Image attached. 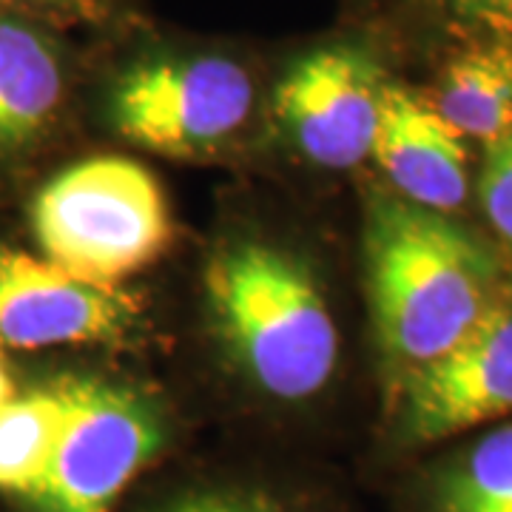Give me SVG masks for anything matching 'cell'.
I'll return each mask as SVG.
<instances>
[{
  "label": "cell",
  "mask_w": 512,
  "mask_h": 512,
  "mask_svg": "<svg viewBox=\"0 0 512 512\" xmlns=\"http://www.w3.org/2000/svg\"><path fill=\"white\" fill-rule=\"evenodd\" d=\"M154 512H302L282 495L248 484H208L165 498Z\"/></svg>",
  "instance_id": "obj_16"
},
{
  "label": "cell",
  "mask_w": 512,
  "mask_h": 512,
  "mask_svg": "<svg viewBox=\"0 0 512 512\" xmlns=\"http://www.w3.org/2000/svg\"><path fill=\"white\" fill-rule=\"evenodd\" d=\"M365 265L373 325L404 376L456 348L504 291V262L484 239L396 197L370 205Z\"/></svg>",
  "instance_id": "obj_1"
},
{
  "label": "cell",
  "mask_w": 512,
  "mask_h": 512,
  "mask_svg": "<svg viewBox=\"0 0 512 512\" xmlns=\"http://www.w3.org/2000/svg\"><path fill=\"white\" fill-rule=\"evenodd\" d=\"M254 83L228 57H163L126 72L111 94L117 131L171 157L222 146L248 120Z\"/></svg>",
  "instance_id": "obj_5"
},
{
  "label": "cell",
  "mask_w": 512,
  "mask_h": 512,
  "mask_svg": "<svg viewBox=\"0 0 512 512\" xmlns=\"http://www.w3.org/2000/svg\"><path fill=\"white\" fill-rule=\"evenodd\" d=\"M433 109L456 128L490 146L512 128V43H470L447 63Z\"/></svg>",
  "instance_id": "obj_12"
},
{
  "label": "cell",
  "mask_w": 512,
  "mask_h": 512,
  "mask_svg": "<svg viewBox=\"0 0 512 512\" xmlns=\"http://www.w3.org/2000/svg\"><path fill=\"white\" fill-rule=\"evenodd\" d=\"M12 399H15V384H12V376L6 373V367L0 362V410L12 402Z\"/></svg>",
  "instance_id": "obj_18"
},
{
  "label": "cell",
  "mask_w": 512,
  "mask_h": 512,
  "mask_svg": "<svg viewBox=\"0 0 512 512\" xmlns=\"http://www.w3.org/2000/svg\"><path fill=\"white\" fill-rule=\"evenodd\" d=\"M63 89L66 77L55 43L0 9V148L26 143L49 126Z\"/></svg>",
  "instance_id": "obj_10"
},
{
  "label": "cell",
  "mask_w": 512,
  "mask_h": 512,
  "mask_svg": "<svg viewBox=\"0 0 512 512\" xmlns=\"http://www.w3.org/2000/svg\"><path fill=\"white\" fill-rule=\"evenodd\" d=\"M461 46L512 43V0H402Z\"/></svg>",
  "instance_id": "obj_14"
},
{
  "label": "cell",
  "mask_w": 512,
  "mask_h": 512,
  "mask_svg": "<svg viewBox=\"0 0 512 512\" xmlns=\"http://www.w3.org/2000/svg\"><path fill=\"white\" fill-rule=\"evenodd\" d=\"M63 421L60 390L15 396L0 410V493L35 498Z\"/></svg>",
  "instance_id": "obj_13"
},
{
  "label": "cell",
  "mask_w": 512,
  "mask_h": 512,
  "mask_svg": "<svg viewBox=\"0 0 512 512\" xmlns=\"http://www.w3.org/2000/svg\"><path fill=\"white\" fill-rule=\"evenodd\" d=\"M512 413V291H501L456 348L404 376L396 410L402 450L436 447Z\"/></svg>",
  "instance_id": "obj_6"
},
{
  "label": "cell",
  "mask_w": 512,
  "mask_h": 512,
  "mask_svg": "<svg viewBox=\"0 0 512 512\" xmlns=\"http://www.w3.org/2000/svg\"><path fill=\"white\" fill-rule=\"evenodd\" d=\"M222 342L265 393L311 399L330 382L339 330L305 262L262 242L222 248L205 271Z\"/></svg>",
  "instance_id": "obj_2"
},
{
  "label": "cell",
  "mask_w": 512,
  "mask_h": 512,
  "mask_svg": "<svg viewBox=\"0 0 512 512\" xmlns=\"http://www.w3.org/2000/svg\"><path fill=\"white\" fill-rule=\"evenodd\" d=\"M134 319L137 302L117 285L69 274L46 256L0 251V348L109 342Z\"/></svg>",
  "instance_id": "obj_8"
},
{
  "label": "cell",
  "mask_w": 512,
  "mask_h": 512,
  "mask_svg": "<svg viewBox=\"0 0 512 512\" xmlns=\"http://www.w3.org/2000/svg\"><path fill=\"white\" fill-rule=\"evenodd\" d=\"M410 512H512V421L436 458L413 484Z\"/></svg>",
  "instance_id": "obj_11"
},
{
  "label": "cell",
  "mask_w": 512,
  "mask_h": 512,
  "mask_svg": "<svg viewBox=\"0 0 512 512\" xmlns=\"http://www.w3.org/2000/svg\"><path fill=\"white\" fill-rule=\"evenodd\" d=\"M373 157L402 200L427 211H456L467 197L464 137L404 86H384Z\"/></svg>",
  "instance_id": "obj_9"
},
{
  "label": "cell",
  "mask_w": 512,
  "mask_h": 512,
  "mask_svg": "<svg viewBox=\"0 0 512 512\" xmlns=\"http://www.w3.org/2000/svg\"><path fill=\"white\" fill-rule=\"evenodd\" d=\"M57 390L63 421L32 504L37 512H111L163 453V419L128 387L69 379Z\"/></svg>",
  "instance_id": "obj_4"
},
{
  "label": "cell",
  "mask_w": 512,
  "mask_h": 512,
  "mask_svg": "<svg viewBox=\"0 0 512 512\" xmlns=\"http://www.w3.org/2000/svg\"><path fill=\"white\" fill-rule=\"evenodd\" d=\"M382 74L350 46L302 57L276 89V117L316 165L353 168L373 157L382 117Z\"/></svg>",
  "instance_id": "obj_7"
},
{
  "label": "cell",
  "mask_w": 512,
  "mask_h": 512,
  "mask_svg": "<svg viewBox=\"0 0 512 512\" xmlns=\"http://www.w3.org/2000/svg\"><path fill=\"white\" fill-rule=\"evenodd\" d=\"M484 151L487 154L478 177V200L501 248L498 256L504 262V271L512 282V128L495 143L484 146Z\"/></svg>",
  "instance_id": "obj_15"
},
{
  "label": "cell",
  "mask_w": 512,
  "mask_h": 512,
  "mask_svg": "<svg viewBox=\"0 0 512 512\" xmlns=\"http://www.w3.org/2000/svg\"><path fill=\"white\" fill-rule=\"evenodd\" d=\"M32 220L46 259L100 285L151 265L171 239L163 188L126 157H92L60 171L37 194Z\"/></svg>",
  "instance_id": "obj_3"
},
{
  "label": "cell",
  "mask_w": 512,
  "mask_h": 512,
  "mask_svg": "<svg viewBox=\"0 0 512 512\" xmlns=\"http://www.w3.org/2000/svg\"><path fill=\"white\" fill-rule=\"evenodd\" d=\"M0 9L18 12H40L69 20H103L109 15V0H0Z\"/></svg>",
  "instance_id": "obj_17"
}]
</instances>
